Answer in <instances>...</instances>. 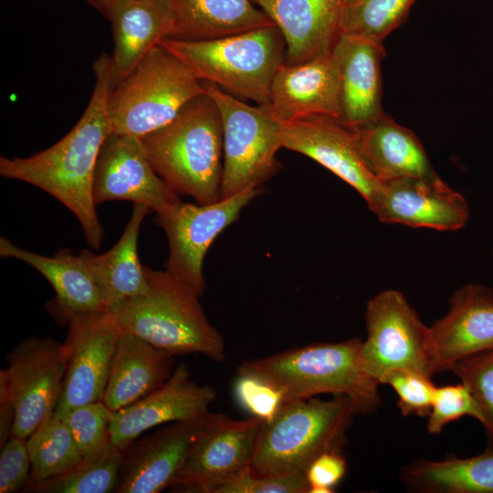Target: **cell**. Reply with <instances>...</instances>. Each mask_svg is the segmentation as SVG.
<instances>
[{
    "label": "cell",
    "instance_id": "cell-7",
    "mask_svg": "<svg viewBox=\"0 0 493 493\" xmlns=\"http://www.w3.org/2000/svg\"><path fill=\"white\" fill-rule=\"evenodd\" d=\"M204 93V82L158 45L110 88L108 113L112 131L141 138L169 123L186 103Z\"/></svg>",
    "mask_w": 493,
    "mask_h": 493
},
{
    "label": "cell",
    "instance_id": "cell-8",
    "mask_svg": "<svg viewBox=\"0 0 493 493\" xmlns=\"http://www.w3.org/2000/svg\"><path fill=\"white\" fill-rule=\"evenodd\" d=\"M223 123V172L220 199L247 188H261L278 170L282 121L270 104L250 106L218 86L204 82Z\"/></svg>",
    "mask_w": 493,
    "mask_h": 493
},
{
    "label": "cell",
    "instance_id": "cell-2",
    "mask_svg": "<svg viewBox=\"0 0 493 493\" xmlns=\"http://www.w3.org/2000/svg\"><path fill=\"white\" fill-rule=\"evenodd\" d=\"M140 140L154 171L177 194L191 196L198 204L220 200L223 123L215 101L206 92Z\"/></svg>",
    "mask_w": 493,
    "mask_h": 493
},
{
    "label": "cell",
    "instance_id": "cell-19",
    "mask_svg": "<svg viewBox=\"0 0 493 493\" xmlns=\"http://www.w3.org/2000/svg\"><path fill=\"white\" fill-rule=\"evenodd\" d=\"M435 372L449 371L460 360L493 347V290L469 283L449 299L447 313L429 327Z\"/></svg>",
    "mask_w": 493,
    "mask_h": 493
},
{
    "label": "cell",
    "instance_id": "cell-38",
    "mask_svg": "<svg viewBox=\"0 0 493 493\" xmlns=\"http://www.w3.org/2000/svg\"><path fill=\"white\" fill-rule=\"evenodd\" d=\"M304 475L257 476L246 469L226 484L218 493H309Z\"/></svg>",
    "mask_w": 493,
    "mask_h": 493
},
{
    "label": "cell",
    "instance_id": "cell-21",
    "mask_svg": "<svg viewBox=\"0 0 493 493\" xmlns=\"http://www.w3.org/2000/svg\"><path fill=\"white\" fill-rule=\"evenodd\" d=\"M286 44L285 63L296 65L332 50L341 34L344 0H251Z\"/></svg>",
    "mask_w": 493,
    "mask_h": 493
},
{
    "label": "cell",
    "instance_id": "cell-30",
    "mask_svg": "<svg viewBox=\"0 0 493 493\" xmlns=\"http://www.w3.org/2000/svg\"><path fill=\"white\" fill-rule=\"evenodd\" d=\"M123 451L110 439L84 455L62 474L35 484L27 489L37 493L115 492Z\"/></svg>",
    "mask_w": 493,
    "mask_h": 493
},
{
    "label": "cell",
    "instance_id": "cell-5",
    "mask_svg": "<svg viewBox=\"0 0 493 493\" xmlns=\"http://www.w3.org/2000/svg\"><path fill=\"white\" fill-rule=\"evenodd\" d=\"M359 414L346 395L287 402L260 425L251 472L257 476L304 475L320 455L341 452Z\"/></svg>",
    "mask_w": 493,
    "mask_h": 493
},
{
    "label": "cell",
    "instance_id": "cell-26",
    "mask_svg": "<svg viewBox=\"0 0 493 493\" xmlns=\"http://www.w3.org/2000/svg\"><path fill=\"white\" fill-rule=\"evenodd\" d=\"M352 129L366 168L381 184L437 174L415 133L385 112Z\"/></svg>",
    "mask_w": 493,
    "mask_h": 493
},
{
    "label": "cell",
    "instance_id": "cell-40",
    "mask_svg": "<svg viewBox=\"0 0 493 493\" xmlns=\"http://www.w3.org/2000/svg\"><path fill=\"white\" fill-rule=\"evenodd\" d=\"M346 458L341 452L331 451L320 455L309 466L306 477L309 485V493H330L344 477Z\"/></svg>",
    "mask_w": 493,
    "mask_h": 493
},
{
    "label": "cell",
    "instance_id": "cell-41",
    "mask_svg": "<svg viewBox=\"0 0 493 493\" xmlns=\"http://www.w3.org/2000/svg\"><path fill=\"white\" fill-rule=\"evenodd\" d=\"M117 0H96V5L94 7H96L104 15L105 17H107L110 7Z\"/></svg>",
    "mask_w": 493,
    "mask_h": 493
},
{
    "label": "cell",
    "instance_id": "cell-9",
    "mask_svg": "<svg viewBox=\"0 0 493 493\" xmlns=\"http://www.w3.org/2000/svg\"><path fill=\"white\" fill-rule=\"evenodd\" d=\"M364 317L367 337L362 341L361 361L376 382L383 384L388 374L400 370L428 377L436 373L429 327L402 292H379L366 303Z\"/></svg>",
    "mask_w": 493,
    "mask_h": 493
},
{
    "label": "cell",
    "instance_id": "cell-24",
    "mask_svg": "<svg viewBox=\"0 0 493 493\" xmlns=\"http://www.w3.org/2000/svg\"><path fill=\"white\" fill-rule=\"evenodd\" d=\"M0 255L28 264L50 283L56 293L53 309L63 322L73 315L110 312L91 271L79 253L73 255L68 249H61L53 257H46L1 237Z\"/></svg>",
    "mask_w": 493,
    "mask_h": 493
},
{
    "label": "cell",
    "instance_id": "cell-22",
    "mask_svg": "<svg viewBox=\"0 0 493 493\" xmlns=\"http://www.w3.org/2000/svg\"><path fill=\"white\" fill-rule=\"evenodd\" d=\"M106 18L110 21L114 42L110 88L124 79L161 40L171 37L175 27L170 0H117Z\"/></svg>",
    "mask_w": 493,
    "mask_h": 493
},
{
    "label": "cell",
    "instance_id": "cell-34",
    "mask_svg": "<svg viewBox=\"0 0 493 493\" xmlns=\"http://www.w3.org/2000/svg\"><path fill=\"white\" fill-rule=\"evenodd\" d=\"M110 410L101 401L88 403L62 416L82 456L110 440Z\"/></svg>",
    "mask_w": 493,
    "mask_h": 493
},
{
    "label": "cell",
    "instance_id": "cell-20",
    "mask_svg": "<svg viewBox=\"0 0 493 493\" xmlns=\"http://www.w3.org/2000/svg\"><path fill=\"white\" fill-rule=\"evenodd\" d=\"M271 109L281 121L311 116L341 118L340 62L335 47L304 63L279 67Z\"/></svg>",
    "mask_w": 493,
    "mask_h": 493
},
{
    "label": "cell",
    "instance_id": "cell-29",
    "mask_svg": "<svg viewBox=\"0 0 493 493\" xmlns=\"http://www.w3.org/2000/svg\"><path fill=\"white\" fill-rule=\"evenodd\" d=\"M406 489L421 493H493V448L472 457L416 459L400 474Z\"/></svg>",
    "mask_w": 493,
    "mask_h": 493
},
{
    "label": "cell",
    "instance_id": "cell-6",
    "mask_svg": "<svg viewBox=\"0 0 493 493\" xmlns=\"http://www.w3.org/2000/svg\"><path fill=\"white\" fill-rule=\"evenodd\" d=\"M159 45L201 81L257 105L270 104L272 82L286 58V44L275 25L206 40L164 38Z\"/></svg>",
    "mask_w": 493,
    "mask_h": 493
},
{
    "label": "cell",
    "instance_id": "cell-36",
    "mask_svg": "<svg viewBox=\"0 0 493 493\" xmlns=\"http://www.w3.org/2000/svg\"><path fill=\"white\" fill-rule=\"evenodd\" d=\"M234 391L238 404L262 422L270 421L285 403L275 384L251 372H237Z\"/></svg>",
    "mask_w": 493,
    "mask_h": 493
},
{
    "label": "cell",
    "instance_id": "cell-23",
    "mask_svg": "<svg viewBox=\"0 0 493 493\" xmlns=\"http://www.w3.org/2000/svg\"><path fill=\"white\" fill-rule=\"evenodd\" d=\"M340 62V121L355 128L384 113L382 107L383 42L341 34L335 45Z\"/></svg>",
    "mask_w": 493,
    "mask_h": 493
},
{
    "label": "cell",
    "instance_id": "cell-28",
    "mask_svg": "<svg viewBox=\"0 0 493 493\" xmlns=\"http://www.w3.org/2000/svg\"><path fill=\"white\" fill-rule=\"evenodd\" d=\"M175 14L171 37L198 41L273 26L251 0H170Z\"/></svg>",
    "mask_w": 493,
    "mask_h": 493
},
{
    "label": "cell",
    "instance_id": "cell-13",
    "mask_svg": "<svg viewBox=\"0 0 493 493\" xmlns=\"http://www.w3.org/2000/svg\"><path fill=\"white\" fill-rule=\"evenodd\" d=\"M261 420H234L212 413L194 445L174 487L194 492L218 493L248 468L254 456Z\"/></svg>",
    "mask_w": 493,
    "mask_h": 493
},
{
    "label": "cell",
    "instance_id": "cell-12",
    "mask_svg": "<svg viewBox=\"0 0 493 493\" xmlns=\"http://www.w3.org/2000/svg\"><path fill=\"white\" fill-rule=\"evenodd\" d=\"M64 322L68 326L63 342L66 371L54 411L60 417L77 406L101 401L122 332L111 312L73 315Z\"/></svg>",
    "mask_w": 493,
    "mask_h": 493
},
{
    "label": "cell",
    "instance_id": "cell-1",
    "mask_svg": "<svg viewBox=\"0 0 493 493\" xmlns=\"http://www.w3.org/2000/svg\"><path fill=\"white\" fill-rule=\"evenodd\" d=\"M95 87L77 124L49 148L26 158L0 157V175L30 184L49 194L79 220L85 239L99 249L104 236L96 211L93 183L101 147L112 132L108 113L111 57L93 63Z\"/></svg>",
    "mask_w": 493,
    "mask_h": 493
},
{
    "label": "cell",
    "instance_id": "cell-11",
    "mask_svg": "<svg viewBox=\"0 0 493 493\" xmlns=\"http://www.w3.org/2000/svg\"><path fill=\"white\" fill-rule=\"evenodd\" d=\"M260 190L247 188L211 204L180 201L157 215L156 223L164 230L169 243L165 269L201 297L205 288L203 263L207 250Z\"/></svg>",
    "mask_w": 493,
    "mask_h": 493
},
{
    "label": "cell",
    "instance_id": "cell-25",
    "mask_svg": "<svg viewBox=\"0 0 493 493\" xmlns=\"http://www.w3.org/2000/svg\"><path fill=\"white\" fill-rule=\"evenodd\" d=\"M174 369L173 355L122 330L101 402L111 411L124 408L163 385Z\"/></svg>",
    "mask_w": 493,
    "mask_h": 493
},
{
    "label": "cell",
    "instance_id": "cell-27",
    "mask_svg": "<svg viewBox=\"0 0 493 493\" xmlns=\"http://www.w3.org/2000/svg\"><path fill=\"white\" fill-rule=\"evenodd\" d=\"M149 208L134 204L131 218L118 242L107 252L96 255L82 250L79 255L98 284L106 305L112 312L124 301L144 294L148 281L138 256V237Z\"/></svg>",
    "mask_w": 493,
    "mask_h": 493
},
{
    "label": "cell",
    "instance_id": "cell-3",
    "mask_svg": "<svg viewBox=\"0 0 493 493\" xmlns=\"http://www.w3.org/2000/svg\"><path fill=\"white\" fill-rule=\"evenodd\" d=\"M362 341L352 338L340 342H315L303 347L248 360L237 372L257 374L275 384L284 402L308 399L318 394L346 395L359 414L379 408L380 383L363 369Z\"/></svg>",
    "mask_w": 493,
    "mask_h": 493
},
{
    "label": "cell",
    "instance_id": "cell-15",
    "mask_svg": "<svg viewBox=\"0 0 493 493\" xmlns=\"http://www.w3.org/2000/svg\"><path fill=\"white\" fill-rule=\"evenodd\" d=\"M212 413L176 421L133 442L122 453L117 493H159L174 487Z\"/></svg>",
    "mask_w": 493,
    "mask_h": 493
},
{
    "label": "cell",
    "instance_id": "cell-18",
    "mask_svg": "<svg viewBox=\"0 0 493 493\" xmlns=\"http://www.w3.org/2000/svg\"><path fill=\"white\" fill-rule=\"evenodd\" d=\"M216 393L213 386L193 381L188 366L181 362L160 388L124 408L111 412L110 439L123 451L152 427L206 414Z\"/></svg>",
    "mask_w": 493,
    "mask_h": 493
},
{
    "label": "cell",
    "instance_id": "cell-37",
    "mask_svg": "<svg viewBox=\"0 0 493 493\" xmlns=\"http://www.w3.org/2000/svg\"><path fill=\"white\" fill-rule=\"evenodd\" d=\"M383 384L390 385L398 396L397 405L403 416L429 415L436 386L431 377L412 371H395L388 374Z\"/></svg>",
    "mask_w": 493,
    "mask_h": 493
},
{
    "label": "cell",
    "instance_id": "cell-17",
    "mask_svg": "<svg viewBox=\"0 0 493 493\" xmlns=\"http://www.w3.org/2000/svg\"><path fill=\"white\" fill-rule=\"evenodd\" d=\"M282 146L316 161L373 206L382 184L366 168L352 128L329 116L282 121Z\"/></svg>",
    "mask_w": 493,
    "mask_h": 493
},
{
    "label": "cell",
    "instance_id": "cell-39",
    "mask_svg": "<svg viewBox=\"0 0 493 493\" xmlns=\"http://www.w3.org/2000/svg\"><path fill=\"white\" fill-rule=\"evenodd\" d=\"M30 470L26 439L12 435L1 446L0 493H12L26 485Z\"/></svg>",
    "mask_w": 493,
    "mask_h": 493
},
{
    "label": "cell",
    "instance_id": "cell-35",
    "mask_svg": "<svg viewBox=\"0 0 493 493\" xmlns=\"http://www.w3.org/2000/svg\"><path fill=\"white\" fill-rule=\"evenodd\" d=\"M467 415L482 425L481 410L467 385L461 383L436 387L427 416V431L439 434L447 424Z\"/></svg>",
    "mask_w": 493,
    "mask_h": 493
},
{
    "label": "cell",
    "instance_id": "cell-43",
    "mask_svg": "<svg viewBox=\"0 0 493 493\" xmlns=\"http://www.w3.org/2000/svg\"><path fill=\"white\" fill-rule=\"evenodd\" d=\"M86 1H88V2H89L90 5H92L93 6H94L95 4H96V2H95L96 0H86Z\"/></svg>",
    "mask_w": 493,
    "mask_h": 493
},
{
    "label": "cell",
    "instance_id": "cell-16",
    "mask_svg": "<svg viewBox=\"0 0 493 493\" xmlns=\"http://www.w3.org/2000/svg\"><path fill=\"white\" fill-rule=\"evenodd\" d=\"M371 211L384 224L438 231L459 230L470 217L466 198L438 174L382 183Z\"/></svg>",
    "mask_w": 493,
    "mask_h": 493
},
{
    "label": "cell",
    "instance_id": "cell-33",
    "mask_svg": "<svg viewBox=\"0 0 493 493\" xmlns=\"http://www.w3.org/2000/svg\"><path fill=\"white\" fill-rule=\"evenodd\" d=\"M449 371L471 391L482 413V425L493 443V347L460 360Z\"/></svg>",
    "mask_w": 493,
    "mask_h": 493
},
{
    "label": "cell",
    "instance_id": "cell-42",
    "mask_svg": "<svg viewBox=\"0 0 493 493\" xmlns=\"http://www.w3.org/2000/svg\"><path fill=\"white\" fill-rule=\"evenodd\" d=\"M354 1L355 0H344V5H348L351 4V3H353Z\"/></svg>",
    "mask_w": 493,
    "mask_h": 493
},
{
    "label": "cell",
    "instance_id": "cell-31",
    "mask_svg": "<svg viewBox=\"0 0 493 493\" xmlns=\"http://www.w3.org/2000/svg\"><path fill=\"white\" fill-rule=\"evenodd\" d=\"M31 470L26 488L57 477L82 456L62 417L48 415L27 437Z\"/></svg>",
    "mask_w": 493,
    "mask_h": 493
},
{
    "label": "cell",
    "instance_id": "cell-4",
    "mask_svg": "<svg viewBox=\"0 0 493 493\" xmlns=\"http://www.w3.org/2000/svg\"><path fill=\"white\" fill-rule=\"evenodd\" d=\"M144 270L148 290L111 312L121 330L173 356L199 353L224 361L225 341L206 318L200 296L166 269Z\"/></svg>",
    "mask_w": 493,
    "mask_h": 493
},
{
    "label": "cell",
    "instance_id": "cell-32",
    "mask_svg": "<svg viewBox=\"0 0 493 493\" xmlns=\"http://www.w3.org/2000/svg\"><path fill=\"white\" fill-rule=\"evenodd\" d=\"M415 1L355 0L344 6L341 34L383 42L392 31L407 19Z\"/></svg>",
    "mask_w": 493,
    "mask_h": 493
},
{
    "label": "cell",
    "instance_id": "cell-14",
    "mask_svg": "<svg viewBox=\"0 0 493 493\" xmlns=\"http://www.w3.org/2000/svg\"><path fill=\"white\" fill-rule=\"evenodd\" d=\"M93 197L96 205L110 200L141 204L161 215L181 200L150 163L140 138L111 132L96 165Z\"/></svg>",
    "mask_w": 493,
    "mask_h": 493
},
{
    "label": "cell",
    "instance_id": "cell-10",
    "mask_svg": "<svg viewBox=\"0 0 493 493\" xmlns=\"http://www.w3.org/2000/svg\"><path fill=\"white\" fill-rule=\"evenodd\" d=\"M7 367L0 371V399H9L16 410L13 435L27 439L59 401L66 357L63 343L32 336L7 353Z\"/></svg>",
    "mask_w": 493,
    "mask_h": 493
}]
</instances>
